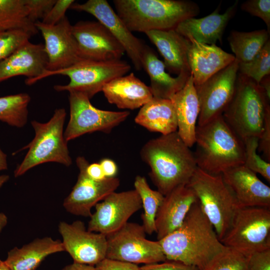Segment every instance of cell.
Masks as SVG:
<instances>
[{
    "label": "cell",
    "mask_w": 270,
    "mask_h": 270,
    "mask_svg": "<svg viewBox=\"0 0 270 270\" xmlns=\"http://www.w3.org/2000/svg\"><path fill=\"white\" fill-rule=\"evenodd\" d=\"M166 260L175 261L204 270L227 247L219 240L198 201L182 224L158 240Z\"/></svg>",
    "instance_id": "1"
},
{
    "label": "cell",
    "mask_w": 270,
    "mask_h": 270,
    "mask_svg": "<svg viewBox=\"0 0 270 270\" xmlns=\"http://www.w3.org/2000/svg\"><path fill=\"white\" fill-rule=\"evenodd\" d=\"M140 154L150 168V179L164 196L186 184L198 168L194 152L177 132L149 140Z\"/></svg>",
    "instance_id": "2"
},
{
    "label": "cell",
    "mask_w": 270,
    "mask_h": 270,
    "mask_svg": "<svg viewBox=\"0 0 270 270\" xmlns=\"http://www.w3.org/2000/svg\"><path fill=\"white\" fill-rule=\"evenodd\" d=\"M194 152L198 167L212 174H222L232 166L244 164V142L226 122L222 114L196 126Z\"/></svg>",
    "instance_id": "3"
},
{
    "label": "cell",
    "mask_w": 270,
    "mask_h": 270,
    "mask_svg": "<svg viewBox=\"0 0 270 270\" xmlns=\"http://www.w3.org/2000/svg\"><path fill=\"white\" fill-rule=\"evenodd\" d=\"M117 14L131 32L174 30L200 12L198 5L184 0H114Z\"/></svg>",
    "instance_id": "4"
},
{
    "label": "cell",
    "mask_w": 270,
    "mask_h": 270,
    "mask_svg": "<svg viewBox=\"0 0 270 270\" xmlns=\"http://www.w3.org/2000/svg\"><path fill=\"white\" fill-rule=\"evenodd\" d=\"M270 100L259 84L238 72L234 96L222 116L243 142L251 137L259 138L270 110Z\"/></svg>",
    "instance_id": "5"
},
{
    "label": "cell",
    "mask_w": 270,
    "mask_h": 270,
    "mask_svg": "<svg viewBox=\"0 0 270 270\" xmlns=\"http://www.w3.org/2000/svg\"><path fill=\"white\" fill-rule=\"evenodd\" d=\"M66 116L64 108L54 110L46 122H31L35 132L33 140L20 150L28 149L22 162L14 172L15 177L23 175L30 168L46 162H55L69 166L72 164L64 126Z\"/></svg>",
    "instance_id": "6"
},
{
    "label": "cell",
    "mask_w": 270,
    "mask_h": 270,
    "mask_svg": "<svg viewBox=\"0 0 270 270\" xmlns=\"http://www.w3.org/2000/svg\"><path fill=\"white\" fill-rule=\"evenodd\" d=\"M186 185L194 192L220 240L238 208L222 174H212L198 167Z\"/></svg>",
    "instance_id": "7"
},
{
    "label": "cell",
    "mask_w": 270,
    "mask_h": 270,
    "mask_svg": "<svg viewBox=\"0 0 270 270\" xmlns=\"http://www.w3.org/2000/svg\"><path fill=\"white\" fill-rule=\"evenodd\" d=\"M129 64L121 60L95 61L82 60L65 68L46 70L36 78L34 84L44 78L56 74L67 76L69 82L66 85H55L58 92L68 91L81 93L91 99L113 79L124 76L130 70Z\"/></svg>",
    "instance_id": "8"
},
{
    "label": "cell",
    "mask_w": 270,
    "mask_h": 270,
    "mask_svg": "<svg viewBox=\"0 0 270 270\" xmlns=\"http://www.w3.org/2000/svg\"><path fill=\"white\" fill-rule=\"evenodd\" d=\"M220 242L247 256L270 249V208H238Z\"/></svg>",
    "instance_id": "9"
},
{
    "label": "cell",
    "mask_w": 270,
    "mask_h": 270,
    "mask_svg": "<svg viewBox=\"0 0 270 270\" xmlns=\"http://www.w3.org/2000/svg\"><path fill=\"white\" fill-rule=\"evenodd\" d=\"M143 226L128 222L106 236V258L134 264H151L166 260L158 240L146 238Z\"/></svg>",
    "instance_id": "10"
},
{
    "label": "cell",
    "mask_w": 270,
    "mask_h": 270,
    "mask_svg": "<svg viewBox=\"0 0 270 270\" xmlns=\"http://www.w3.org/2000/svg\"><path fill=\"white\" fill-rule=\"evenodd\" d=\"M70 120L64 132L66 142L87 133H109L129 116L128 111L102 110L92 105L85 95L69 92Z\"/></svg>",
    "instance_id": "11"
},
{
    "label": "cell",
    "mask_w": 270,
    "mask_h": 270,
    "mask_svg": "<svg viewBox=\"0 0 270 270\" xmlns=\"http://www.w3.org/2000/svg\"><path fill=\"white\" fill-rule=\"evenodd\" d=\"M238 69V62L235 59L204 83L195 86L200 106L198 126L222 114L234 96Z\"/></svg>",
    "instance_id": "12"
},
{
    "label": "cell",
    "mask_w": 270,
    "mask_h": 270,
    "mask_svg": "<svg viewBox=\"0 0 270 270\" xmlns=\"http://www.w3.org/2000/svg\"><path fill=\"white\" fill-rule=\"evenodd\" d=\"M142 208L141 200L136 190L114 192L95 206L88 230L109 234L120 228Z\"/></svg>",
    "instance_id": "13"
},
{
    "label": "cell",
    "mask_w": 270,
    "mask_h": 270,
    "mask_svg": "<svg viewBox=\"0 0 270 270\" xmlns=\"http://www.w3.org/2000/svg\"><path fill=\"white\" fill-rule=\"evenodd\" d=\"M76 164L79 170L77 181L64 200L63 206L68 212L78 216L90 217L92 208L108 195L115 192L120 184L116 177L96 180L86 173L89 163L84 156H78Z\"/></svg>",
    "instance_id": "14"
},
{
    "label": "cell",
    "mask_w": 270,
    "mask_h": 270,
    "mask_svg": "<svg viewBox=\"0 0 270 270\" xmlns=\"http://www.w3.org/2000/svg\"><path fill=\"white\" fill-rule=\"evenodd\" d=\"M72 30L83 60H120L125 53L120 42L99 22L80 21L72 25Z\"/></svg>",
    "instance_id": "15"
},
{
    "label": "cell",
    "mask_w": 270,
    "mask_h": 270,
    "mask_svg": "<svg viewBox=\"0 0 270 270\" xmlns=\"http://www.w3.org/2000/svg\"><path fill=\"white\" fill-rule=\"evenodd\" d=\"M70 9L85 12L94 16L114 36L124 48L137 70L142 68L145 45L135 36L106 0H88L82 4L74 2Z\"/></svg>",
    "instance_id": "16"
},
{
    "label": "cell",
    "mask_w": 270,
    "mask_h": 270,
    "mask_svg": "<svg viewBox=\"0 0 270 270\" xmlns=\"http://www.w3.org/2000/svg\"><path fill=\"white\" fill-rule=\"evenodd\" d=\"M34 25L44 41V49L48 58L46 70L54 71L68 68L82 60L72 34V25L66 16L54 26L38 20Z\"/></svg>",
    "instance_id": "17"
},
{
    "label": "cell",
    "mask_w": 270,
    "mask_h": 270,
    "mask_svg": "<svg viewBox=\"0 0 270 270\" xmlns=\"http://www.w3.org/2000/svg\"><path fill=\"white\" fill-rule=\"evenodd\" d=\"M58 231L64 251L74 262L95 266L106 258V236L86 230L84 222L76 220L72 224L62 222Z\"/></svg>",
    "instance_id": "18"
},
{
    "label": "cell",
    "mask_w": 270,
    "mask_h": 270,
    "mask_svg": "<svg viewBox=\"0 0 270 270\" xmlns=\"http://www.w3.org/2000/svg\"><path fill=\"white\" fill-rule=\"evenodd\" d=\"M222 175L238 207L270 208V188L244 164L230 168Z\"/></svg>",
    "instance_id": "19"
},
{
    "label": "cell",
    "mask_w": 270,
    "mask_h": 270,
    "mask_svg": "<svg viewBox=\"0 0 270 270\" xmlns=\"http://www.w3.org/2000/svg\"><path fill=\"white\" fill-rule=\"evenodd\" d=\"M47 62L44 45L29 41L0 62V82L24 76L26 84L32 85L46 70Z\"/></svg>",
    "instance_id": "20"
},
{
    "label": "cell",
    "mask_w": 270,
    "mask_h": 270,
    "mask_svg": "<svg viewBox=\"0 0 270 270\" xmlns=\"http://www.w3.org/2000/svg\"><path fill=\"white\" fill-rule=\"evenodd\" d=\"M198 201L194 192L186 184L180 185L164 196L155 220L158 240L178 228Z\"/></svg>",
    "instance_id": "21"
},
{
    "label": "cell",
    "mask_w": 270,
    "mask_h": 270,
    "mask_svg": "<svg viewBox=\"0 0 270 270\" xmlns=\"http://www.w3.org/2000/svg\"><path fill=\"white\" fill-rule=\"evenodd\" d=\"M188 40V61L194 86L200 85L212 76L235 60L234 55L228 53L216 44Z\"/></svg>",
    "instance_id": "22"
},
{
    "label": "cell",
    "mask_w": 270,
    "mask_h": 270,
    "mask_svg": "<svg viewBox=\"0 0 270 270\" xmlns=\"http://www.w3.org/2000/svg\"><path fill=\"white\" fill-rule=\"evenodd\" d=\"M236 0L223 14H220V6L210 14L201 18L191 17L180 22L174 29L186 38H192L198 42L216 44L222 42L226 28L236 14L238 6Z\"/></svg>",
    "instance_id": "23"
},
{
    "label": "cell",
    "mask_w": 270,
    "mask_h": 270,
    "mask_svg": "<svg viewBox=\"0 0 270 270\" xmlns=\"http://www.w3.org/2000/svg\"><path fill=\"white\" fill-rule=\"evenodd\" d=\"M102 92L109 103L120 109L141 108L153 98L150 86L133 72L110 80L104 85Z\"/></svg>",
    "instance_id": "24"
},
{
    "label": "cell",
    "mask_w": 270,
    "mask_h": 270,
    "mask_svg": "<svg viewBox=\"0 0 270 270\" xmlns=\"http://www.w3.org/2000/svg\"><path fill=\"white\" fill-rule=\"evenodd\" d=\"M176 115L177 132L189 147L195 144V133L200 106L192 74L184 86L170 99Z\"/></svg>",
    "instance_id": "25"
},
{
    "label": "cell",
    "mask_w": 270,
    "mask_h": 270,
    "mask_svg": "<svg viewBox=\"0 0 270 270\" xmlns=\"http://www.w3.org/2000/svg\"><path fill=\"white\" fill-rule=\"evenodd\" d=\"M142 62V68L149 76L150 88L154 97L170 100L184 86L191 74L190 71H182L177 76L172 77L166 72L164 62L146 46Z\"/></svg>",
    "instance_id": "26"
},
{
    "label": "cell",
    "mask_w": 270,
    "mask_h": 270,
    "mask_svg": "<svg viewBox=\"0 0 270 270\" xmlns=\"http://www.w3.org/2000/svg\"><path fill=\"white\" fill-rule=\"evenodd\" d=\"M164 59L166 68L178 75L190 71L188 61V40L175 30H152L145 32Z\"/></svg>",
    "instance_id": "27"
},
{
    "label": "cell",
    "mask_w": 270,
    "mask_h": 270,
    "mask_svg": "<svg viewBox=\"0 0 270 270\" xmlns=\"http://www.w3.org/2000/svg\"><path fill=\"white\" fill-rule=\"evenodd\" d=\"M64 251L62 242L50 237L36 238L8 252L5 263L10 270H35L48 256Z\"/></svg>",
    "instance_id": "28"
},
{
    "label": "cell",
    "mask_w": 270,
    "mask_h": 270,
    "mask_svg": "<svg viewBox=\"0 0 270 270\" xmlns=\"http://www.w3.org/2000/svg\"><path fill=\"white\" fill-rule=\"evenodd\" d=\"M134 121L149 131L164 135L178 130L175 109L170 99L153 96L140 108Z\"/></svg>",
    "instance_id": "29"
},
{
    "label": "cell",
    "mask_w": 270,
    "mask_h": 270,
    "mask_svg": "<svg viewBox=\"0 0 270 270\" xmlns=\"http://www.w3.org/2000/svg\"><path fill=\"white\" fill-rule=\"evenodd\" d=\"M268 40L270 34L264 29L250 32L232 30L228 38L235 59L238 63L251 60Z\"/></svg>",
    "instance_id": "30"
},
{
    "label": "cell",
    "mask_w": 270,
    "mask_h": 270,
    "mask_svg": "<svg viewBox=\"0 0 270 270\" xmlns=\"http://www.w3.org/2000/svg\"><path fill=\"white\" fill-rule=\"evenodd\" d=\"M19 30L31 36L38 30L28 18L24 0H0V30Z\"/></svg>",
    "instance_id": "31"
},
{
    "label": "cell",
    "mask_w": 270,
    "mask_h": 270,
    "mask_svg": "<svg viewBox=\"0 0 270 270\" xmlns=\"http://www.w3.org/2000/svg\"><path fill=\"white\" fill-rule=\"evenodd\" d=\"M134 186L140 196L144 210L142 214V225L146 234H152L156 232L155 220L164 196L158 190L152 189L143 176H136Z\"/></svg>",
    "instance_id": "32"
},
{
    "label": "cell",
    "mask_w": 270,
    "mask_h": 270,
    "mask_svg": "<svg viewBox=\"0 0 270 270\" xmlns=\"http://www.w3.org/2000/svg\"><path fill=\"white\" fill-rule=\"evenodd\" d=\"M30 96L20 93L0 98V121L17 128L27 122Z\"/></svg>",
    "instance_id": "33"
},
{
    "label": "cell",
    "mask_w": 270,
    "mask_h": 270,
    "mask_svg": "<svg viewBox=\"0 0 270 270\" xmlns=\"http://www.w3.org/2000/svg\"><path fill=\"white\" fill-rule=\"evenodd\" d=\"M238 72L252 79L258 84L270 74V40L250 62L238 63Z\"/></svg>",
    "instance_id": "34"
},
{
    "label": "cell",
    "mask_w": 270,
    "mask_h": 270,
    "mask_svg": "<svg viewBox=\"0 0 270 270\" xmlns=\"http://www.w3.org/2000/svg\"><path fill=\"white\" fill-rule=\"evenodd\" d=\"M248 256L227 247L204 270H248Z\"/></svg>",
    "instance_id": "35"
},
{
    "label": "cell",
    "mask_w": 270,
    "mask_h": 270,
    "mask_svg": "<svg viewBox=\"0 0 270 270\" xmlns=\"http://www.w3.org/2000/svg\"><path fill=\"white\" fill-rule=\"evenodd\" d=\"M258 140V138L251 137L244 141L245 158L244 165L256 174H260L270 182V164L256 153Z\"/></svg>",
    "instance_id": "36"
},
{
    "label": "cell",
    "mask_w": 270,
    "mask_h": 270,
    "mask_svg": "<svg viewBox=\"0 0 270 270\" xmlns=\"http://www.w3.org/2000/svg\"><path fill=\"white\" fill-rule=\"evenodd\" d=\"M31 36L22 30H0V62L28 42Z\"/></svg>",
    "instance_id": "37"
},
{
    "label": "cell",
    "mask_w": 270,
    "mask_h": 270,
    "mask_svg": "<svg viewBox=\"0 0 270 270\" xmlns=\"http://www.w3.org/2000/svg\"><path fill=\"white\" fill-rule=\"evenodd\" d=\"M241 9L250 14L260 18L270 34V0H248L241 4Z\"/></svg>",
    "instance_id": "38"
},
{
    "label": "cell",
    "mask_w": 270,
    "mask_h": 270,
    "mask_svg": "<svg viewBox=\"0 0 270 270\" xmlns=\"http://www.w3.org/2000/svg\"><path fill=\"white\" fill-rule=\"evenodd\" d=\"M56 0H24L28 18L33 23L42 20L49 12Z\"/></svg>",
    "instance_id": "39"
},
{
    "label": "cell",
    "mask_w": 270,
    "mask_h": 270,
    "mask_svg": "<svg viewBox=\"0 0 270 270\" xmlns=\"http://www.w3.org/2000/svg\"><path fill=\"white\" fill-rule=\"evenodd\" d=\"M74 2V0H56L41 22L50 26L57 24L66 16V12L67 10L70 8Z\"/></svg>",
    "instance_id": "40"
},
{
    "label": "cell",
    "mask_w": 270,
    "mask_h": 270,
    "mask_svg": "<svg viewBox=\"0 0 270 270\" xmlns=\"http://www.w3.org/2000/svg\"><path fill=\"white\" fill-rule=\"evenodd\" d=\"M248 270H270V249L248 256Z\"/></svg>",
    "instance_id": "41"
},
{
    "label": "cell",
    "mask_w": 270,
    "mask_h": 270,
    "mask_svg": "<svg viewBox=\"0 0 270 270\" xmlns=\"http://www.w3.org/2000/svg\"><path fill=\"white\" fill-rule=\"evenodd\" d=\"M95 270H140L138 264L104 258L94 266Z\"/></svg>",
    "instance_id": "42"
},
{
    "label": "cell",
    "mask_w": 270,
    "mask_h": 270,
    "mask_svg": "<svg viewBox=\"0 0 270 270\" xmlns=\"http://www.w3.org/2000/svg\"><path fill=\"white\" fill-rule=\"evenodd\" d=\"M258 150L262 152L268 162H270V110L266 114L264 128L259 138Z\"/></svg>",
    "instance_id": "43"
},
{
    "label": "cell",
    "mask_w": 270,
    "mask_h": 270,
    "mask_svg": "<svg viewBox=\"0 0 270 270\" xmlns=\"http://www.w3.org/2000/svg\"><path fill=\"white\" fill-rule=\"evenodd\" d=\"M140 270H200L198 268L182 263L166 260L163 262L144 264Z\"/></svg>",
    "instance_id": "44"
},
{
    "label": "cell",
    "mask_w": 270,
    "mask_h": 270,
    "mask_svg": "<svg viewBox=\"0 0 270 270\" xmlns=\"http://www.w3.org/2000/svg\"><path fill=\"white\" fill-rule=\"evenodd\" d=\"M105 176L114 178L118 172V167L116 162L110 158H104L100 162Z\"/></svg>",
    "instance_id": "45"
},
{
    "label": "cell",
    "mask_w": 270,
    "mask_h": 270,
    "mask_svg": "<svg viewBox=\"0 0 270 270\" xmlns=\"http://www.w3.org/2000/svg\"><path fill=\"white\" fill-rule=\"evenodd\" d=\"M86 171L88 175L94 180H102L106 178L100 163L88 164Z\"/></svg>",
    "instance_id": "46"
},
{
    "label": "cell",
    "mask_w": 270,
    "mask_h": 270,
    "mask_svg": "<svg viewBox=\"0 0 270 270\" xmlns=\"http://www.w3.org/2000/svg\"><path fill=\"white\" fill-rule=\"evenodd\" d=\"M61 270H95L94 266L74 262L64 267Z\"/></svg>",
    "instance_id": "47"
},
{
    "label": "cell",
    "mask_w": 270,
    "mask_h": 270,
    "mask_svg": "<svg viewBox=\"0 0 270 270\" xmlns=\"http://www.w3.org/2000/svg\"><path fill=\"white\" fill-rule=\"evenodd\" d=\"M259 84L264 90L266 96L270 100V75L264 76L260 81Z\"/></svg>",
    "instance_id": "48"
},
{
    "label": "cell",
    "mask_w": 270,
    "mask_h": 270,
    "mask_svg": "<svg viewBox=\"0 0 270 270\" xmlns=\"http://www.w3.org/2000/svg\"><path fill=\"white\" fill-rule=\"evenodd\" d=\"M7 168L6 154L0 148V171L6 170Z\"/></svg>",
    "instance_id": "49"
},
{
    "label": "cell",
    "mask_w": 270,
    "mask_h": 270,
    "mask_svg": "<svg viewBox=\"0 0 270 270\" xmlns=\"http://www.w3.org/2000/svg\"><path fill=\"white\" fill-rule=\"evenodd\" d=\"M8 222L6 216L2 212H0V232L2 228L6 226Z\"/></svg>",
    "instance_id": "50"
},
{
    "label": "cell",
    "mask_w": 270,
    "mask_h": 270,
    "mask_svg": "<svg viewBox=\"0 0 270 270\" xmlns=\"http://www.w3.org/2000/svg\"><path fill=\"white\" fill-rule=\"evenodd\" d=\"M9 179L8 175L4 174L0 176V188Z\"/></svg>",
    "instance_id": "51"
},
{
    "label": "cell",
    "mask_w": 270,
    "mask_h": 270,
    "mask_svg": "<svg viewBox=\"0 0 270 270\" xmlns=\"http://www.w3.org/2000/svg\"><path fill=\"white\" fill-rule=\"evenodd\" d=\"M0 270H10V269L6 265L4 261L0 260Z\"/></svg>",
    "instance_id": "52"
}]
</instances>
